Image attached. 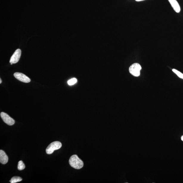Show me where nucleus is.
<instances>
[{
    "label": "nucleus",
    "mask_w": 183,
    "mask_h": 183,
    "mask_svg": "<svg viewBox=\"0 0 183 183\" xmlns=\"http://www.w3.org/2000/svg\"><path fill=\"white\" fill-rule=\"evenodd\" d=\"M1 82H2V81H1V79H0V83H1Z\"/></svg>",
    "instance_id": "obj_15"
},
{
    "label": "nucleus",
    "mask_w": 183,
    "mask_h": 183,
    "mask_svg": "<svg viewBox=\"0 0 183 183\" xmlns=\"http://www.w3.org/2000/svg\"><path fill=\"white\" fill-rule=\"evenodd\" d=\"M135 1H145V0H135Z\"/></svg>",
    "instance_id": "obj_13"
},
{
    "label": "nucleus",
    "mask_w": 183,
    "mask_h": 183,
    "mask_svg": "<svg viewBox=\"0 0 183 183\" xmlns=\"http://www.w3.org/2000/svg\"><path fill=\"white\" fill-rule=\"evenodd\" d=\"M77 80L76 78H74L68 80V83L69 85H73L77 82Z\"/></svg>",
    "instance_id": "obj_11"
},
{
    "label": "nucleus",
    "mask_w": 183,
    "mask_h": 183,
    "mask_svg": "<svg viewBox=\"0 0 183 183\" xmlns=\"http://www.w3.org/2000/svg\"><path fill=\"white\" fill-rule=\"evenodd\" d=\"M181 140L183 141V135L181 137Z\"/></svg>",
    "instance_id": "obj_14"
},
{
    "label": "nucleus",
    "mask_w": 183,
    "mask_h": 183,
    "mask_svg": "<svg viewBox=\"0 0 183 183\" xmlns=\"http://www.w3.org/2000/svg\"><path fill=\"white\" fill-rule=\"evenodd\" d=\"M142 67L140 64L137 63H133L131 65L129 68L130 73L132 75L135 77H138L140 75V71Z\"/></svg>",
    "instance_id": "obj_3"
},
{
    "label": "nucleus",
    "mask_w": 183,
    "mask_h": 183,
    "mask_svg": "<svg viewBox=\"0 0 183 183\" xmlns=\"http://www.w3.org/2000/svg\"><path fill=\"white\" fill-rule=\"evenodd\" d=\"M1 116L4 122L8 125H13L15 123V121L13 119L10 117L6 113L4 112L1 113Z\"/></svg>",
    "instance_id": "obj_4"
},
{
    "label": "nucleus",
    "mask_w": 183,
    "mask_h": 183,
    "mask_svg": "<svg viewBox=\"0 0 183 183\" xmlns=\"http://www.w3.org/2000/svg\"><path fill=\"white\" fill-rule=\"evenodd\" d=\"M21 55V51L20 49H17L12 56L10 63L11 65L16 63L19 61Z\"/></svg>",
    "instance_id": "obj_6"
},
{
    "label": "nucleus",
    "mask_w": 183,
    "mask_h": 183,
    "mask_svg": "<svg viewBox=\"0 0 183 183\" xmlns=\"http://www.w3.org/2000/svg\"><path fill=\"white\" fill-rule=\"evenodd\" d=\"M18 169L19 170H21L25 169V165L22 161H20L18 163Z\"/></svg>",
    "instance_id": "obj_10"
},
{
    "label": "nucleus",
    "mask_w": 183,
    "mask_h": 183,
    "mask_svg": "<svg viewBox=\"0 0 183 183\" xmlns=\"http://www.w3.org/2000/svg\"><path fill=\"white\" fill-rule=\"evenodd\" d=\"M8 160V157L5 152L3 150H0V162L2 164H6Z\"/></svg>",
    "instance_id": "obj_7"
},
{
    "label": "nucleus",
    "mask_w": 183,
    "mask_h": 183,
    "mask_svg": "<svg viewBox=\"0 0 183 183\" xmlns=\"http://www.w3.org/2000/svg\"><path fill=\"white\" fill-rule=\"evenodd\" d=\"M172 71L173 72L175 73L179 77L183 79V74L182 73L175 69H173Z\"/></svg>",
    "instance_id": "obj_12"
},
{
    "label": "nucleus",
    "mask_w": 183,
    "mask_h": 183,
    "mask_svg": "<svg viewBox=\"0 0 183 183\" xmlns=\"http://www.w3.org/2000/svg\"><path fill=\"white\" fill-rule=\"evenodd\" d=\"M171 4L172 8L176 13H179L180 11V7L176 0H168Z\"/></svg>",
    "instance_id": "obj_8"
},
{
    "label": "nucleus",
    "mask_w": 183,
    "mask_h": 183,
    "mask_svg": "<svg viewBox=\"0 0 183 183\" xmlns=\"http://www.w3.org/2000/svg\"><path fill=\"white\" fill-rule=\"evenodd\" d=\"M62 147L60 142L55 141L50 143L46 149V152L48 154H52L54 151L60 149Z\"/></svg>",
    "instance_id": "obj_2"
},
{
    "label": "nucleus",
    "mask_w": 183,
    "mask_h": 183,
    "mask_svg": "<svg viewBox=\"0 0 183 183\" xmlns=\"http://www.w3.org/2000/svg\"><path fill=\"white\" fill-rule=\"evenodd\" d=\"M69 163L71 166L75 169H80L83 167V161L76 155H74L70 157Z\"/></svg>",
    "instance_id": "obj_1"
},
{
    "label": "nucleus",
    "mask_w": 183,
    "mask_h": 183,
    "mask_svg": "<svg viewBox=\"0 0 183 183\" xmlns=\"http://www.w3.org/2000/svg\"><path fill=\"white\" fill-rule=\"evenodd\" d=\"M22 180V179L20 177L14 176L12 177L10 180V182L11 183H16L17 182H20Z\"/></svg>",
    "instance_id": "obj_9"
},
{
    "label": "nucleus",
    "mask_w": 183,
    "mask_h": 183,
    "mask_svg": "<svg viewBox=\"0 0 183 183\" xmlns=\"http://www.w3.org/2000/svg\"><path fill=\"white\" fill-rule=\"evenodd\" d=\"M14 75L17 80L22 82L29 83L31 81L30 79L23 73L16 72L14 74Z\"/></svg>",
    "instance_id": "obj_5"
}]
</instances>
